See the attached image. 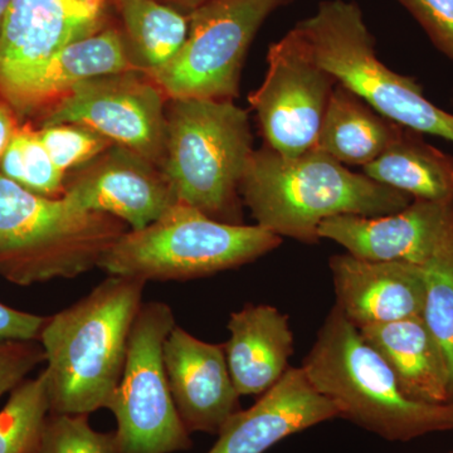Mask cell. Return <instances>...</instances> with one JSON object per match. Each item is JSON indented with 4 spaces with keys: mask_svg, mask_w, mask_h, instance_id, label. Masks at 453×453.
Segmentation results:
<instances>
[{
    "mask_svg": "<svg viewBox=\"0 0 453 453\" xmlns=\"http://www.w3.org/2000/svg\"><path fill=\"white\" fill-rule=\"evenodd\" d=\"M140 68L157 70L172 61L187 40L188 16L157 0H118Z\"/></svg>",
    "mask_w": 453,
    "mask_h": 453,
    "instance_id": "23",
    "label": "cell"
},
{
    "mask_svg": "<svg viewBox=\"0 0 453 453\" xmlns=\"http://www.w3.org/2000/svg\"><path fill=\"white\" fill-rule=\"evenodd\" d=\"M281 243L257 225L219 222L177 202L145 228L125 232L98 267L145 282L187 281L251 264Z\"/></svg>",
    "mask_w": 453,
    "mask_h": 453,
    "instance_id": "5",
    "label": "cell"
},
{
    "mask_svg": "<svg viewBox=\"0 0 453 453\" xmlns=\"http://www.w3.org/2000/svg\"><path fill=\"white\" fill-rule=\"evenodd\" d=\"M403 127L395 142L363 173L421 201L453 203V157Z\"/></svg>",
    "mask_w": 453,
    "mask_h": 453,
    "instance_id": "22",
    "label": "cell"
},
{
    "mask_svg": "<svg viewBox=\"0 0 453 453\" xmlns=\"http://www.w3.org/2000/svg\"><path fill=\"white\" fill-rule=\"evenodd\" d=\"M240 196L256 225L308 244L320 241L319 226L324 220L386 216L413 201L365 173L351 172L319 148L286 157L267 145L250 157Z\"/></svg>",
    "mask_w": 453,
    "mask_h": 453,
    "instance_id": "1",
    "label": "cell"
},
{
    "mask_svg": "<svg viewBox=\"0 0 453 453\" xmlns=\"http://www.w3.org/2000/svg\"><path fill=\"white\" fill-rule=\"evenodd\" d=\"M157 2L175 8L179 12H187L189 14L195 9L201 7L203 3L207 2V0H157Z\"/></svg>",
    "mask_w": 453,
    "mask_h": 453,
    "instance_id": "33",
    "label": "cell"
},
{
    "mask_svg": "<svg viewBox=\"0 0 453 453\" xmlns=\"http://www.w3.org/2000/svg\"><path fill=\"white\" fill-rule=\"evenodd\" d=\"M0 174L29 192L50 198L64 195L65 174L57 168L42 144L37 130L19 127L0 162Z\"/></svg>",
    "mask_w": 453,
    "mask_h": 453,
    "instance_id": "25",
    "label": "cell"
},
{
    "mask_svg": "<svg viewBox=\"0 0 453 453\" xmlns=\"http://www.w3.org/2000/svg\"><path fill=\"white\" fill-rule=\"evenodd\" d=\"M164 365L179 416L192 432L219 434L237 413L238 395L225 345L196 338L175 325L164 342Z\"/></svg>",
    "mask_w": 453,
    "mask_h": 453,
    "instance_id": "15",
    "label": "cell"
},
{
    "mask_svg": "<svg viewBox=\"0 0 453 453\" xmlns=\"http://www.w3.org/2000/svg\"><path fill=\"white\" fill-rule=\"evenodd\" d=\"M46 318L0 303V340H38Z\"/></svg>",
    "mask_w": 453,
    "mask_h": 453,
    "instance_id": "31",
    "label": "cell"
},
{
    "mask_svg": "<svg viewBox=\"0 0 453 453\" xmlns=\"http://www.w3.org/2000/svg\"><path fill=\"white\" fill-rule=\"evenodd\" d=\"M249 112L229 100H172L163 170L179 202L241 225L240 187L253 153Z\"/></svg>",
    "mask_w": 453,
    "mask_h": 453,
    "instance_id": "6",
    "label": "cell"
},
{
    "mask_svg": "<svg viewBox=\"0 0 453 453\" xmlns=\"http://www.w3.org/2000/svg\"><path fill=\"white\" fill-rule=\"evenodd\" d=\"M13 0H0V35H2L3 27H4L5 18L11 8Z\"/></svg>",
    "mask_w": 453,
    "mask_h": 453,
    "instance_id": "34",
    "label": "cell"
},
{
    "mask_svg": "<svg viewBox=\"0 0 453 453\" xmlns=\"http://www.w3.org/2000/svg\"><path fill=\"white\" fill-rule=\"evenodd\" d=\"M146 282L109 276L70 308L46 318L40 339L50 413L107 408L120 383Z\"/></svg>",
    "mask_w": 453,
    "mask_h": 453,
    "instance_id": "2",
    "label": "cell"
},
{
    "mask_svg": "<svg viewBox=\"0 0 453 453\" xmlns=\"http://www.w3.org/2000/svg\"><path fill=\"white\" fill-rule=\"evenodd\" d=\"M118 2V0H115V3Z\"/></svg>",
    "mask_w": 453,
    "mask_h": 453,
    "instance_id": "35",
    "label": "cell"
},
{
    "mask_svg": "<svg viewBox=\"0 0 453 453\" xmlns=\"http://www.w3.org/2000/svg\"><path fill=\"white\" fill-rule=\"evenodd\" d=\"M125 232L111 214L35 195L0 174V276L14 285L88 273Z\"/></svg>",
    "mask_w": 453,
    "mask_h": 453,
    "instance_id": "4",
    "label": "cell"
},
{
    "mask_svg": "<svg viewBox=\"0 0 453 453\" xmlns=\"http://www.w3.org/2000/svg\"><path fill=\"white\" fill-rule=\"evenodd\" d=\"M33 453H116L115 438L95 431L88 414L50 413Z\"/></svg>",
    "mask_w": 453,
    "mask_h": 453,
    "instance_id": "27",
    "label": "cell"
},
{
    "mask_svg": "<svg viewBox=\"0 0 453 453\" xmlns=\"http://www.w3.org/2000/svg\"><path fill=\"white\" fill-rule=\"evenodd\" d=\"M290 2L207 0L188 14L187 40L177 56L146 73L170 100L234 101L258 29L270 14Z\"/></svg>",
    "mask_w": 453,
    "mask_h": 453,
    "instance_id": "9",
    "label": "cell"
},
{
    "mask_svg": "<svg viewBox=\"0 0 453 453\" xmlns=\"http://www.w3.org/2000/svg\"><path fill=\"white\" fill-rule=\"evenodd\" d=\"M403 127L375 111L350 89L334 88L316 148L350 166L369 165L389 148Z\"/></svg>",
    "mask_w": 453,
    "mask_h": 453,
    "instance_id": "21",
    "label": "cell"
},
{
    "mask_svg": "<svg viewBox=\"0 0 453 453\" xmlns=\"http://www.w3.org/2000/svg\"><path fill=\"white\" fill-rule=\"evenodd\" d=\"M335 308L357 329L421 316L425 268L404 262L368 261L350 253L330 258Z\"/></svg>",
    "mask_w": 453,
    "mask_h": 453,
    "instance_id": "16",
    "label": "cell"
},
{
    "mask_svg": "<svg viewBox=\"0 0 453 453\" xmlns=\"http://www.w3.org/2000/svg\"><path fill=\"white\" fill-rule=\"evenodd\" d=\"M62 198L80 210L111 214L133 231L179 202L162 166L118 144L65 179Z\"/></svg>",
    "mask_w": 453,
    "mask_h": 453,
    "instance_id": "13",
    "label": "cell"
},
{
    "mask_svg": "<svg viewBox=\"0 0 453 453\" xmlns=\"http://www.w3.org/2000/svg\"><path fill=\"white\" fill-rule=\"evenodd\" d=\"M165 97L162 88L142 70L92 77L50 106L42 115L41 127L83 125L163 168Z\"/></svg>",
    "mask_w": 453,
    "mask_h": 453,
    "instance_id": "11",
    "label": "cell"
},
{
    "mask_svg": "<svg viewBox=\"0 0 453 453\" xmlns=\"http://www.w3.org/2000/svg\"><path fill=\"white\" fill-rule=\"evenodd\" d=\"M301 368L312 387L339 408L340 418L381 438L407 442L453 429V404L408 398L388 363L335 306Z\"/></svg>",
    "mask_w": 453,
    "mask_h": 453,
    "instance_id": "3",
    "label": "cell"
},
{
    "mask_svg": "<svg viewBox=\"0 0 453 453\" xmlns=\"http://www.w3.org/2000/svg\"><path fill=\"white\" fill-rule=\"evenodd\" d=\"M18 129L17 112L4 98L0 97V162Z\"/></svg>",
    "mask_w": 453,
    "mask_h": 453,
    "instance_id": "32",
    "label": "cell"
},
{
    "mask_svg": "<svg viewBox=\"0 0 453 453\" xmlns=\"http://www.w3.org/2000/svg\"><path fill=\"white\" fill-rule=\"evenodd\" d=\"M295 28L316 62L380 115L417 133L453 142V115L423 95L413 79L378 58L375 41L356 2L325 0Z\"/></svg>",
    "mask_w": 453,
    "mask_h": 453,
    "instance_id": "7",
    "label": "cell"
},
{
    "mask_svg": "<svg viewBox=\"0 0 453 453\" xmlns=\"http://www.w3.org/2000/svg\"><path fill=\"white\" fill-rule=\"evenodd\" d=\"M106 14L107 0H13L0 35V97L11 103L50 57L100 32Z\"/></svg>",
    "mask_w": 453,
    "mask_h": 453,
    "instance_id": "12",
    "label": "cell"
},
{
    "mask_svg": "<svg viewBox=\"0 0 453 453\" xmlns=\"http://www.w3.org/2000/svg\"><path fill=\"white\" fill-rule=\"evenodd\" d=\"M319 237L357 258L425 267L453 242V203L413 199L386 216L334 217L319 226Z\"/></svg>",
    "mask_w": 453,
    "mask_h": 453,
    "instance_id": "14",
    "label": "cell"
},
{
    "mask_svg": "<svg viewBox=\"0 0 453 453\" xmlns=\"http://www.w3.org/2000/svg\"><path fill=\"white\" fill-rule=\"evenodd\" d=\"M453 64V0H398Z\"/></svg>",
    "mask_w": 453,
    "mask_h": 453,
    "instance_id": "29",
    "label": "cell"
},
{
    "mask_svg": "<svg viewBox=\"0 0 453 453\" xmlns=\"http://www.w3.org/2000/svg\"><path fill=\"white\" fill-rule=\"evenodd\" d=\"M42 362L44 351L38 340H0V396L26 380Z\"/></svg>",
    "mask_w": 453,
    "mask_h": 453,
    "instance_id": "30",
    "label": "cell"
},
{
    "mask_svg": "<svg viewBox=\"0 0 453 453\" xmlns=\"http://www.w3.org/2000/svg\"><path fill=\"white\" fill-rule=\"evenodd\" d=\"M336 85L335 77L316 62L296 28L271 44L266 76L249 96L265 145L286 157L316 148Z\"/></svg>",
    "mask_w": 453,
    "mask_h": 453,
    "instance_id": "10",
    "label": "cell"
},
{
    "mask_svg": "<svg viewBox=\"0 0 453 453\" xmlns=\"http://www.w3.org/2000/svg\"><path fill=\"white\" fill-rule=\"evenodd\" d=\"M425 268L422 318L445 353L453 386V242Z\"/></svg>",
    "mask_w": 453,
    "mask_h": 453,
    "instance_id": "26",
    "label": "cell"
},
{
    "mask_svg": "<svg viewBox=\"0 0 453 453\" xmlns=\"http://www.w3.org/2000/svg\"><path fill=\"white\" fill-rule=\"evenodd\" d=\"M174 326L168 303H142L131 329L120 383L107 404L118 422L116 453H173L192 447L164 365V342Z\"/></svg>",
    "mask_w": 453,
    "mask_h": 453,
    "instance_id": "8",
    "label": "cell"
},
{
    "mask_svg": "<svg viewBox=\"0 0 453 453\" xmlns=\"http://www.w3.org/2000/svg\"><path fill=\"white\" fill-rule=\"evenodd\" d=\"M226 365L240 395H262L281 380L294 356L288 315L275 306L247 305L229 316Z\"/></svg>",
    "mask_w": 453,
    "mask_h": 453,
    "instance_id": "18",
    "label": "cell"
},
{
    "mask_svg": "<svg viewBox=\"0 0 453 453\" xmlns=\"http://www.w3.org/2000/svg\"><path fill=\"white\" fill-rule=\"evenodd\" d=\"M37 133L50 159L65 174L67 169L88 163L113 145L97 131L79 124L42 127Z\"/></svg>",
    "mask_w": 453,
    "mask_h": 453,
    "instance_id": "28",
    "label": "cell"
},
{
    "mask_svg": "<svg viewBox=\"0 0 453 453\" xmlns=\"http://www.w3.org/2000/svg\"><path fill=\"white\" fill-rule=\"evenodd\" d=\"M357 330L388 363L408 398L427 404H453L449 362L422 315Z\"/></svg>",
    "mask_w": 453,
    "mask_h": 453,
    "instance_id": "20",
    "label": "cell"
},
{
    "mask_svg": "<svg viewBox=\"0 0 453 453\" xmlns=\"http://www.w3.org/2000/svg\"><path fill=\"white\" fill-rule=\"evenodd\" d=\"M140 70L116 29L95 33L67 44L27 80L9 105L19 116L43 115L80 82L104 74Z\"/></svg>",
    "mask_w": 453,
    "mask_h": 453,
    "instance_id": "19",
    "label": "cell"
},
{
    "mask_svg": "<svg viewBox=\"0 0 453 453\" xmlns=\"http://www.w3.org/2000/svg\"><path fill=\"white\" fill-rule=\"evenodd\" d=\"M50 413L44 371L12 390L0 411V453H33Z\"/></svg>",
    "mask_w": 453,
    "mask_h": 453,
    "instance_id": "24",
    "label": "cell"
},
{
    "mask_svg": "<svg viewBox=\"0 0 453 453\" xmlns=\"http://www.w3.org/2000/svg\"><path fill=\"white\" fill-rule=\"evenodd\" d=\"M340 418L334 402L319 393L303 368H288L275 386L226 421L207 453H265L280 441Z\"/></svg>",
    "mask_w": 453,
    "mask_h": 453,
    "instance_id": "17",
    "label": "cell"
}]
</instances>
